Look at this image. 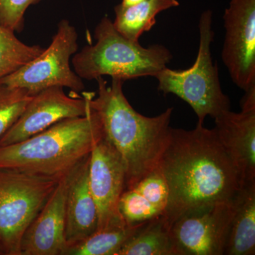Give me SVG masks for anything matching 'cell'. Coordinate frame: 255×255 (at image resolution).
<instances>
[{
  "label": "cell",
  "mask_w": 255,
  "mask_h": 255,
  "mask_svg": "<svg viewBox=\"0 0 255 255\" xmlns=\"http://www.w3.org/2000/svg\"><path fill=\"white\" fill-rule=\"evenodd\" d=\"M157 167L168 185L163 216L170 226L183 216L231 200L244 184L214 128L204 124L191 130L171 128Z\"/></svg>",
  "instance_id": "6da1fadb"
},
{
  "label": "cell",
  "mask_w": 255,
  "mask_h": 255,
  "mask_svg": "<svg viewBox=\"0 0 255 255\" xmlns=\"http://www.w3.org/2000/svg\"><path fill=\"white\" fill-rule=\"evenodd\" d=\"M96 80L97 96L94 92L85 94L89 106L100 119L103 136L123 159L127 189L157 167L169 140L173 108L157 117H145L132 108L124 95L123 80L112 78L110 86L103 77Z\"/></svg>",
  "instance_id": "7a4b0ae2"
},
{
  "label": "cell",
  "mask_w": 255,
  "mask_h": 255,
  "mask_svg": "<svg viewBox=\"0 0 255 255\" xmlns=\"http://www.w3.org/2000/svg\"><path fill=\"white\" fill-rule=\"evenodd\" d=\"M102 136L100 119L89 106L84 117L63 119L22 141L0 146V169L60 179Z\"/></svg>",
  "instance_id": "3957f363"
},
{
  "label": "cell",
  "mask_w": 255,
  "mask_h": 255,
  "mask_svg": "<svg viewBox=\"0 0 255 255\" xmlns=\"http://www.w3.org/2000/svg\"><path fill=\"white\" fill-rule=\"evenodd\" d=\"M96 43L75 53L72 59L74 71L82 80H97L103 76L127 80L155 77L172 58L165 46L145 48L139 42L124 37L107 17L96 26Z\"/></svg>",
  "instance_id": "277c9868"
},
{
  "label": "cell",
  "mask_w": 255,
  "mask_h": 255,
  "mask_svg": "<svg viewBox=\"0 0 255 255\" xmlns=\"http://www.w3.org/2000/svg\"><path fill=\"white\" fill-rule=\"evenodd\" d=\"M200 41L194 65L186 70L162 69L154 78L158 81L159 91L173 94L187 102L204 124L206 117L216 118L225 111L231 110V100L223 93L219 68L213 63L211 45L214 41L213 13L206 10L199 23Z\"/></svg>",
  "instance_id": "5b68a950"
},
{
  "label": "cell",
  "mask_w": 255,
  "mask_h": 255,
  "mask_svg": "<svg viewBox=\"0 0 255 255\" xmlns=\"http://www.w3.org/2000/svg\"><path fill=\"white\" fill-rule=\"evenodd\" d=\"M60 179L0 169V255H21L25 231Z\"/></svg>",
  "instance_id": "8992f818"
},
{
  "label": "cell",
  "mask_w": 255,
  "mask_h": 255,
  "mask_svg": "<svg viewBox=\"0 0 255 255\" xmlns=\"http://www.w3.org/2000/svg\"><path fill=\"white\" fill-rule=\"evenodd\" d=\"M78 33L67 19L58 23L49 46L29 63L0 80L1 85L25 89L32 95L51 87H67L74 93L83 91L82 79L70 67L78 50Z\"/></svg>",
  "instance_id": "52a82bcc"
},
{
  "label": "cell",
  "mask_w": 255,
  "mask_h": 255,
  "mask_svg": "<svg viewBox=\"0 0 255 255\" xmlns=\"http://www.w3.org/2000/svg\"><path fill=\"white\" fill-rule=\"evenodd\" d=\"M223 21V63L234 84L248 91L255 87V0H231Z\"/></svg>",
  "instance_id": "ba28073f"
},
{
  "label": "cell",
  "mask_w": 255,
  "mask_h": 255,
  "mask_svg": "<svg viewBox=\"0 0 255 255\" xmlns=\"http://www.w3.org/2000/svg\"><path fill=\"white\" fill-rule=\"evenodd\" d=\"M235 197L183 216L172 223L171 236L177 255H224Z\"/></svg>",
  "instance_id": "9c48e42d"
},
{
  "label": "cell",
  "mask_w": 255,
  "mask_h": 255,
  "mask_svg": "<svg viewBox=\"0 0 255 255\" xmlns=\"http://www.w3.org/2000/svg\"><path fill=\"white\" fill-rule=\"evenodd\" d=\"M127 172L123 159L105 137L92 149L89 182L98 214V229L126 224L119 211V201L126 189Z\"/></svg>",
  "instance_id": "30bf717a"
},
{
  "label": "cell",
  "mask_w": 255,
  "mask_h": 255,
  "mask_svg": "<svg viewBox=\"0 0 255 255\" xmlns=\"http://www.w3.org/2000/svg\"><path fill=\"white\" fill-rule=\"evenodd\" d=\"M88 110L85 92L72 97L63 87H48L33 96L19 118L0 137V146L22 141L63 119L84 117Z\"/></svg>",
  "instance_id": "8fae6325"
},
{
  "label": "cell",
  "mask_w": 255,
  "mask_h": 255,
  "mask_svg": "<svg viewBox=\"0 0 255 255\" xmlns=\"http://www.w3.org/2000/svg\"><path fill=\"white\" fill-rule=\"evenodd\" d=\"M245 92L240 113L225 111L214 119L218 138L244 184L255 182V87Z\"/></svg>",
  "instance_id": "7c38bea8"
},
{
  "label": "cell",
  "mask_w": 255,
  "mask_h": 255,
  "mask_svg": "<svg viewBox=\"0 0 255 255\" xmlns=\"http://www.w3.org/2000/svg\"><path fill=\"white\" fill-rule=\"evenodd\" d=\"M68 174L60 179L25 231L21 240V255H65L68 248L65 240Z\"/></svg>",
  "instance_id": "4fadbf2b"
},
{
  "label": "cell",
  "mask_w": 255,
  "mask_h": 255,
  "mask_svg": "<svg viewBox=\"0 0 255 255\" xmlns=\"http://www.w3.org/2000/svg\"><path fill=\"white\" fill-rule=\"evenodd\" d=\"M90 154L68 174L65 202V240L68 250L98 229V214L89 182Z\"/></svg>",
  "instance_id": "5bb4252c"
},
{
  "label": "cell",
  "mask_w": 255,
  "mask_h": 255,
  "mask_svg": "<svg viewBox=\"0 0 255 255\" xmlns=\"http://www.w3.org/2000/svg\"><path fill=\"white\" fill-rule=\"evenodd\" d=\"M168 201V185L156 167L124 191L119 201V211L126 223L137 224L164 216Z\"/></svg>",
  "instance_id": "9a60e30c"
},
{
  "label": "cell",
  "mask_w": 255,
  "mask_h": 255,
  "mask_svg": "<svg viewBox=\"0 0 255 255\" xmlns=\"http://www.w3.org/2000/svg\"><path fill=\"white\" fill-rule=\"evenodd\" d=\"M255 254V182L243 184L234 199L225 255Z\"/></svg>",
  "instance_id": "2e32d148"
},
{
  "label": "cell",
  "mask_w": 255,
  "mask_h": 255,
  "mask_svg": "<svg viewBox=\"0 0 255 255\" xmlns=\"http://www.w3.org/2000/svg\"><path fill=\"white\" fill-rule=\"evenodd\" d=\"M179 5L177 0H143L130 6L117 5L114 28L128 39L139 42L142 33L155 26L159 13Z\"/></svg>",
  "instance_id": "e0dca14e"
},
{
  "label": "cell",
  "mask_w": 255,
  "mask_h": 255,
  "mask_svg": "<svg viewBox=\"0 0 255 255\" xmlns=\"http://www.w3.org/2000/svg\"><path fill=\"white\" fill-rule=\"evenodd\" d=\"M170 229L163 216L146 221L117 255H177Z\"/></svg>",
  "instance_id": "ac0fdd59"
},
{
  "label": "cell",
  "mask_w": 255,
  "mask_h": 255,
  "mask_svg": "<svg viewBox=\"0 0 255 255\" xmlns=\"http://www.w3.org/2000/svg\"><path fill=\"white\" fill-rule=\"evenodd\" d=\"M144 223L126 224L97 231L67 251L65 255H117Z\"/></svg>",
  "instance_id": "d6986e66"
},
{
  "label": "cell",
  "mask_w": 255,
  "mask_h": 255,
  "mask_svg": "<svg viewBox=\"0 0 255 255\" xmlns=\"http://www.w3.org/2000/svg\"><path fill=\"white\" fill-rule=\"evenodd\" d=\"M44 50L40 46L25 44L14 31L0 25V80L29 63Z\"/></svg>",
  "instance_id": "ffe728a7"
},
{
  "label": "cell",
  "mask_w": 255,
  "mask_h": 255,
  "mask_svg": "<svg viewBox=\"0 0 255 255\" xmlns=\"http://www.w3.org/2000/svg\"><path fill=\"white\" fill-rule=\"evenodd\" d=\"M33 96L25 89L0 84V137L19 118Z\"/></svg>",
  "instance_id": "44dd1931"
},
{
  "label": "cell",
  "mask_w": 255,
  "mask_h": 255,
  "mask_svg": "<svg viewBox=\"0 0 255 255\" xmlns=\"http://www.w3.org/2000/svg\"><path fill=\"white\" fill-rule=\"evenodd\" d=\"M41 0H0V25L12 31L24 27V15L31 5Z\"/></svg>",
  "instance_id": "7402d4cb"
},
{
  "label": "cell",
  "mask_w": 255,
  "mask_h": 255,
  "mask_svg": "<svg viewBox=\"0 0 255 255\" xmlns=\"http://www.w3.org/2000/svg\"><path fill=\"white\" fill-rule=\"evenodd\" d=\"M143 1V0H122V2L121 4L122 6H130V5H133L137 4V3L140 2V1Z\"/></svg>",
  "instance_id": "603a6c76"
}]
</instances>
